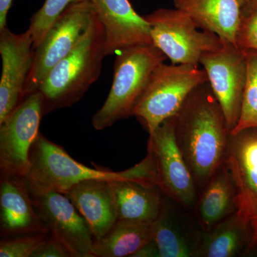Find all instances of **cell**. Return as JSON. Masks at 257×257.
I'll list each match as a JSON object with an SVG mask.
<instances>
[{
  "mask_svg": "<svg viewBox=\"0 0 257 257\" xmlns=\"http://www.w3.org/2000/svg\"><path fill=\"white\" fill-rule=\"evenodd\" d=\"M200 64L208 82L220 104L229 133L237 124L246 85V52L230 42L203 56Z\"/></svg>",
  "mask_w": 257,
  "mask_h": 257,
  "instance_id": "obj_10",
  "label": "cell"
},
{
  "mask_svg": "<svg viewBox=\"0 0 257 257\" xmlns=\"http://www.w3.org/2000/svg\"><path fill=\"white\" fill-rule=\"evenodd\" d=\"M45 116L41 94L32 93L0 122V175L24 178L30 170V154Z\"/></svg>",
  "mask_w": 257,
  "mask_h": 257,
  "instance_id": "obj_8",
  "label": "cell"
},
{
  "mask_svg": "<svg viewBox=\"0 0 257 257\" xmlns=\"http://www.w3.org/2000/svg\"><path fill=\"white\" fill-rule=\"evenodd\" d=\"M30 167L24 177L31 195L49 192L65 193L76 184L90 180L132 181L155 187L157 176L150 154L138 165L122 172L93 169L74 160L60 145L40 133L30 154Z\"/></svg>",
  "mask_w": 257,
  "mask_h": 257,
  "instance_id": "obj_2",
  "label": "cell"
},
{
  "mask_svg": "<svg viewBox=\"0 0 257 257\" xmlns=\"http://www.w3.org/2000/svg\"><path fill=\"white\" fill-rule=\"evenodd\" d=\"M50 233L41 231L2 238L0 257H32Z\"/></svg>",
  "mask_w": 257,
  "mask_h": 257,
  "instance_id": "obj_25",
  "label": "cell"
},
{
  "mask_svg": "<svg viewBox=\"0 0 257 257\" xmlns=\"http://www.w3.org/2000/svg\"><path fill=\"white\" fill-rule=\"evenodd\" d=\"M236 194L232 175L226 164L217 170L197 202V216L206 231H210L236 211Z\"/></svg>",
  "mask_w": 257,
  "mask_h": 257,
  "instance_id": "obj_18",
  "label": "cell"
},
{
  "mask_svg": "<svg viewBox=\"0 0 257 257\" xmlns=\"http://www.w3.org/2000/svg\"><path fill=\"white\" fill-rule=\"evenodd\" d=\"M144 18L150 25L153 45L171 64H200L203 56L222 46L220 37L199 28L190 17L176 8H160Z\"/></svg>",
  "mask_w": 257,
  "mask_h": 257,
  "instance_id": "obj_6",
  "label": "cell"
},
{
  "mask_svg": "<svg viewBox=\"0 0 257 257\" xmlns=\"http://www.w3.org/2000/svg\"><path fill=\"white\" fill-rule=\"evenodd\" d=\"M225 162L234 182L257 194V133L246 130L230 136Z\"/></svg>",
  "mask_w": 257,
  "mask_h": 257,
  "instance_id": "obj_20",
  "label": "cell"
},
{
  "mask_svg": "<svg viewBox=\"0 0 257 257\" xmlns=\"http://www.w3.org/2000/svg\"><path fill=\"white\" fill-rule=\"evenodd\" d=\"M153 223L117 221L109 232L94 240V257L133 256L153 239Z\"/></svg>",
  "mask_w": 257,
  "mask_h": 257,
  "instance_id": "obj_19",
  "label": "cell"
},
{
  "mask_svg": "<svg viewBox=\"0 0 257 257\" xmlns=\"http://www.w3.org/2000/svg\"><path fill=\"white\" fill-rule=\"evenodd\" d=\"M13 0H0V30L7 27V19Z\"/></svg>",
  "mask_w": 257,
  "mask_h": 257,
  "instance_id": "obj_30",
  "label": "cell"
},
{
  "mask_svg": "<svg viewBox=\"0 0 257 257\" xmlns=\"http://www.w3.org/2000/svg\"><path fill=\"white\" fill-rule=\"evenodd\" d=\"M89 0H45L41 8L30 19V28L34 41V48H36L43 40L49 29L69 5Z\"/></svg>",
  "mask_w": 257,
  "mask_h": 257,
  "instance_id": "obj_24",
  "label": "cell"
},
{
  "mask_svg": "<svg viewBox=\"0 0 257 257\" xmlns=\"http://www.w3.org/2000/svg\"><path fill=\"white\" fill-rule=\"evenodd\" d=\"M64 194L87 221L94 240L104 236L117 222L116 204L109 181H84Z\"/></svg>",
  "mask_w": 257,
  "mask_h": 257,
  "instance_id": "obj_15",
  "label": "cell"
},
{
  "mask_svg": "<svg viewBox=\"0 0 257 257\" xmlns=\"http://www.w3.org/2000/svg\"><path fill=\"white\" fill-rule=\"evenodd\" d=\"M167 57L155 45H140L120 51L114 62L112 85L105 101L92 116L96 130L133 116L155 69Z\"/></svg>",
  "mask_w": 257,
  "mask_h": 257,
  "instance_id": "obj_4",
  "label": "cell"
},
{
  "mask_svg": "<svg viewBox=\"0 0 257 257\" xmlns=\"http://www.w3.org/2000/svg\"><path fill=\"white\" fill-rule=\"evenodd\" d=\"M207 82V72L199 64L162 62L152 74L133 116L142 121L151 134L179 112L195 88Z\"/></svg>",
  "mask_w": 257,
  "mask_h": 257,
  "instance_id": "obj_5",
  "label": "cell"
},
{
  "mask_svg": "<svg viewBox=\"0 0 257 257\" xmlns=\"http://www.w3.org/2000/svg\"><path fill=\"white\" fill-rule=\"evenodd\" d=\"M246 52L247 73L241 112L237 124L230 136H235L248 128H257V52Z\"/></svg>",
  "mask_w": 257,
  "mask_h": 257,
  "instance_id": "obj_23",
  "label": "cell"
},
{
  "mask_svg": "<svg viewBox=\"0 0 257 257\" xmlns=\"http://www.w3.org/2000/svg\"><path fill=\"white\" fill-rule=\"evenodd\" d=\"M234 183L236 188L235 212L241 220L247 224L251 231V243L256 242L257 194L245 188L241 184L236 182Z\"/></svg>",
  "mask_w": 257,
  "mask_h": 257,
  "instance_id": "obj_26",
  "label": "cell"
},
{
  "mask_svg": "<svg viewBox=\"0 0 257 257\" xmlns=\"http://www.w3.org/2000/svg\"><path fill=\"white\" fill-rule=\"evenodd\" d=\"M175 135L196 185L205 187L226 160L230 134L209 82L194 89L175 115Z\"/></svg>",
  "mask_w": 257,
  "mask_h": 257,
  "instance_id": "obj_1",
  "label": "cell"
},
{
  "mask_svg": "<svg viewBox=\"0 0 257 257\" xmlns=\"http://www.w3.org/2000/svg\"><path fill=\"white\" fill-rule=\"evenodd\" d=\"M175 116L164 121L150 134L148 154L156 167L161 192L186 208L197 200V185L177 144Z\"/></svg>",
  "mask_w": 257,
  "mask_h": 257,
  "instance_id": "obj_9",
  "label": "cell"
},
{
  "mask_svg": "<svg viewBox=\"0 0 257 257\" xmlns=\"http://www.w3.org/2000/svg\"><path fill=\"white\" fill-rule=\"evenodd\" d=\"M249 228L234 212L207 231L197 247V255L207 257H231L242 249Z\"/></svg>",
  "mask_w": 257,
  "mask_h": 257,
  "instance_id": "obj_21",
  "label": "cell"
},
{
  "mask_svg": "<svg viewBox=\"0 0 257 257\" xmlns=\"http://www.w3.org/2000/svg\"><path fill=\"white\" fill-rule=\"evenodd\" d=\"M105 32L96 13L82 40L39 86L44 114L73 105L100 76L106 57Z\"/></svg>",
  "mask_w": 257,
  "mask_h": 257,
  "instance_id": "obj_3",
  "label": "cell"
},
{
  "mask_svg": "<svg viewBox=\"0 0 257 257\" xmlns=\"http://www.w3.org/2000/svg\"><path fill=\"white\" fill-rule=\"evenodd\" d=\"M118 221L153 223L165 205L158 186L148 187L132 181L110 182Z\"/></svg>",
  "mask_w": 257,
  "mask_h": 257,
  "instance_id": "obj_17",
  "label": "cell"
},
{
  "mask_svg": "<svg viewBox=\"0 0 257 257\" xmlns=\"http://www.w3.org/2000/svg\"><path fill=\"white\" fill-rule=\"evenodd\" d=\"M94 13L89 0L69 5L57 18L35 49V60L24 88L23 100L37 92L51 69L77 46Z\"/></svg>",
  "mask_w": 257,
  "mask_h": 257,
  "instance_id": "obj_7",
  "label": "cell"
},
{
  "mask_svg": "<svg viewBox=\"0 0 257 257\" xmlns=\"http://www.w3.org/2000/svg\"><path fill=\"white\" fill-rule=\"evenodd\" d=\"M257 8V0H251L247 5L243 8V16H246L252 13L253 10Z\"/></svg>",
  "mask_w": 257,
  "mask_h": 257,
  "instance_id": "obj_31",
  "label": "cell"
},
{
  "mask_svg": "<svg viewBox=\"0 0 257 257\" xmlns=\"http://www.w3.org/2000/svg\"><path fill=\"white\" fill-rule=\"evenodd\" d=\"M44 225L64 245L71 257H94V236L87 221L63 193L32 195Z\"/></svg>",
  "mask_w": 257,
  "mask_h": 257,
  "instance_id": "obj_11",
  "label": "cell"
},
{
  "mask_svg": "<svg viewBox=\"0 0 257 257\" xmlns=\"http://www.w3.org/2000/svg\"><path fill=\"white\" fill-rule=\"evenodd\" d=\"M236 41L241 50L257 52V8L252 13L242 17Z\"/></svg>",
  "mask_w": 257,
  "mask_h": 257,
  "instance_id": "obj_27",
  "label": "cell"
},
{
  "mask_svg": "<svg viewBox=\"0 0 257 257\" xmlns=\"http://www.w3.org/2000/svg\"><path fill=\"white\" fill-rule=\"evenodd\" d=\"M47 231L24 179L0 175L1 237Z\"/></svg>",
  "mask_w": 257,
  "mask_h": 257,
  "instance_id": "obj_14",
  "label": "cell"
},
{
  "mask_svg": "<svg viewBox=\"0 0 257 257\" xmlns=\"http://www.w3.org/2000/svg\"><path fill=\"white\" fill-rule=\"evenodd\" d=\"M31 33L15 34L0 30V55L3 62L0 81V122L23 101V91L35 60Z\"/></svg>",
  "mask_w": 257,
  "mask_h": 257,
  "instance_id": "obj_12",
  "label": "cell"
},
{
  "mask_svg": "<svg viewBox=\"0 0 257 257\" xmlns=\"http://www.w3.org/2000/svg\"><path fill=\"white\" fill-rule=\"evenodd\" d=\"M32 257H71L64 245L50 233L45 242L33 253Z\"/></svg>",
  "mask_w": 257,
  "mask_h": 257,
  "instance_id": "obj_28",
  "label": "cell"
},
{
  "mask_svg": "<svg viewBox=\"0 0 257 257\" xmlns=\"http://www.w3.org/2000/svg\"><path fill=\"white\" fill-rule=\"evenodd\" d=\"M105 32L106 55L140 45H153L150 25L128 0H89Z\"/></svg>",
  "mask_w": 257,
  "mask_h": 257,
  "instance_id": "obj_13",
  "label": "cell"
},
{
  "mask_svg": "<svg viewBox=\"0 0 257 257\" xmlns=\"http://www.w3.org/2000/svg\"><path fill=\"white\" fill-rule=\"evenodd\" d=\"M160 257L158 248L155 240L152 239L143 247L140 248L132 257Z\"/></svg>",
  "mask_w": 257,
  "mask_h": 257,
  "instance_id": "obj_29",
  "label": "cell"
},
{
  "mask_svg": "<svg viewBox=\"0 0 257 257\" xmlns=\"http://www.w3.org/2000/svg\"><path fill=\"white\" fill-rule=\"evenodd\" d=\"M176 9L183 12L199 28L213 32L223 41L236 45V34L243 17L240 0H174Z\"/></svg>",
  "mask_w": 257,
  "mask_h": 257,
  "instance_id": "obj_16",
  "label": "cell"
},
{
  "mask_svg": "<svg viewBox=\"0 0 257 257\" xmlns=\"http://www.w3.org/2000/svg\"><path fill=\"white\" fill-rule=\"evenodd\" d=\"M153 239L160 257H189L197 254V246L193 245L182 234L169 217L166 207L153 223Z\"/></svg>",
  "mask_w": 257,
  "mask_h": 257,
  "instance_id": "obj_22",
  "label": "cell"
},
{
  "mask_svg": "<svg viewBox=\"0 0 257 257\" xmlns=\"http://www.w3.org/2000/svg\"><path fill=\"white\" fill-rule=\"evenodd\" d=\"M240 1H241V3H242L243 7H244L245 5H247L248 3H250L251 0H240Z\"/></svg>",
  "mask_w": 257,
  "mask_h": 257,
  "instance_id": "obj_32",
  "label": "cell"
}]
</instances>
